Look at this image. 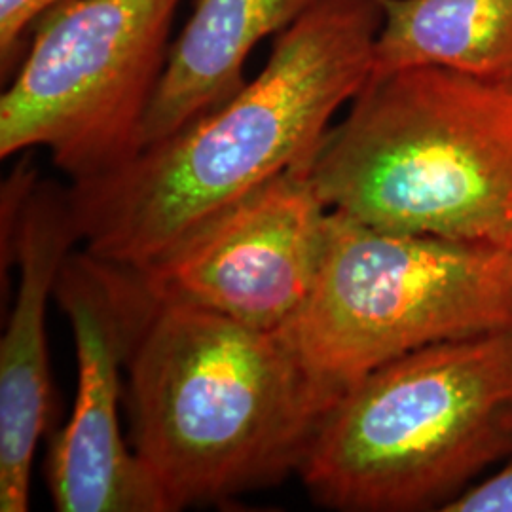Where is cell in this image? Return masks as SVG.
I'll list each match as a JSON object with an SVG mask.
<instances>
[{
	"label": "cell",
	"instance_id": "7",
	"mask_svg": "<svg viewBox=\"0 0 512 512\" xmlns=\"http://www.w3.org/2000/svg\"><path fill=\"white\" fill-rule=\"evenodd\" d=\"M308 165H294L133 270L148 293L247 327L287 330L310 300L330 209Z\"/></svg>",
	"mask_w": 512,
	"mask_h": 512
},
{
	"label": "cell",
	"instance_id": "9",
	"mask_svg": "<svg viewBox=\"0 0 512 512\" xmlns=\"http://www.w3.org/2000/svg\"><path fill=\"white\" fill-rule=\"evenodd\" d=\"M80 241L69 188L38 177L14 238L18 293L0 340V511L29 509L37 444L50 416L46 310Z\"/></svg>",
	"mask_w": 512,
	"mask_h": 512
},
{
	"label": "cell",
	"instance_id": "5",
	"mask_svg": "<svg viewBox=\"0 0 512 512\" xmlns=\"http://www.w3.org/2000/svg\"><path fill=\"white\" fill-rule=\"evenodd\" d=\"M289 330L308 365L344 391L412 351L512 330V251L330 211L319 274Z\"/></svg>",
	"mask_w": 512,
	"mask_h": 512
},
{
	"label": "cell",
	"instance_id": "2",
	"mask_svg": "<svg viewBox=\"0 0 512 512\" xmlns=\"http://www.w3.org/2000/svg\"><path fill=\"white\" fill-rule=\"evenodd\" d=\"M126 372L131 450L169 512L222 503L298 473L319 423L344 393L308 365L291 330L253 329L160 300L139 277Z\"/></svg>",
	"mask_w": 512,
	"mask_h": 512
},
{
	"label": "cell",
	"instance_id": "1",
	"mask_svg": "<svg viewBox=\"0 0 512 512\" xmlns=\"http://www.w3.org/2000/svg\"><path fill=\"white\" fill-rule=\"evenodd\" d=\"M384 0H315L232 99L131 160L69 186L86 253L129 270L294 165L310 164L372 73Z\"/></svg>",
	"mask_w": 512,
	"mask_h": 512
},
{
	"label": "cell",
	"instance_id": "11",
	"mask_svg": "<svg viewBox=\"0 0 512 512\" xmlns=\"http://www.w3.org/2000/svg\"><path fill=\"white\" fill-rule=\"evenodd\" d=\"M372 73L444 67L512 78V0H384Z\"/></svg>",
	"mask_w": 512,
	"mask_h": 512
},
{
	"label": "cell",
	"instance_id": "10",
	"mask_svg": "<svg viewBox=\"0 0 512 512\" xmlns=\"http://www.w3.org/2000/svg\"><path fill=\"white\" fill-rule=\"evenodd\" d=\"M315 0H196L173 38L148 105L139 150L156 145L224 105L247 84V57L281 35Z\"/></svg>",
	"mask_w": 512,
	"mask_h": 512
},
{
	"label": "cell",
	"instance_id": "13",
	"mask_svg": "<svg viewBox=\"0 0 512 512\" xmlns=\"http://www.w3.org/2000/svg\"><path fill=\"white\" fill-rule=\"evenodd\" d=\"M442 512H512V456L494 476L448 501Z\"/></svg>",
	"mask_w": 512,
	"mask_h": 512
},
{
	"label": "cell",
	"instance_id": "12",
	"mask_svg": "<svg viewBox=\"0 0 512 512\" xmlns=\"http://www.w3.org/2000/svg\"><path fill=\"white\" fill-rule=\"evenodd\" d=\"M67 0H0V74L12 80L38 21Z\"/></svg>",
	"mask_w": 512,
	"mask_h": 512
},
{
	"label": "cell",
	"instance_id": "3",
	"mask_svg": "<svg viewBox=\"0 0 512 512\" xmlns=\"http://www.w3.org/2000/svg\"><path fill=\"white\" fill-rule=\"evenodd\" d=\"M348 107L308 165L330 211L512 251V78L406 67Z\"/></svg>",
	"mask_w": 512,
	"mask_h": 512
},
{
	"label": "cell",
	"instance_id": "6",
	"mask_svg": "<svg viewBox=\"0 0 512 512\" xmlns=\"http://www.w3.org/2000/svg\"><path fill=\"white\" fill-rule=\"evenodd\" d=\"M183 0H67L38 21L0 97V158L50 152L71 184L139 152Z\"/></svg>",
	"mask_w": 512,
	"mask_h": 512
},
{
	"label": "cell",
	"instance_id": "8",
	"mask_svg": "<svg viewBox=\"0 0 512 512\" xmlns=\"http://www.w3.org/2000/svg\"><path fill=\"white\" fill-rule=\"evenodd\" d=\"M55 296L69 317L76 348V397L48 459L59 512H169L164 495L120 427L137 279L90 253L67 258Z\"/></svg>",
	"mask_w": 512,
	"mask_h": 512
},
{
	"label": "cell",
	"instance_id": "4",
	"mask_svg": "<svg viewBox=\"0 0 512 512\" xmlns=\"http://www.w3.org/2000/svg\"><path fill=\"white\" fill-rule=\"evenodd\" d=\"M512 456V330L433 344L349 385L298 467L348 512L442 509Z\"/></svg>",
	"mask_w": 512,
	"mask_h": 512
}]
</instances>
